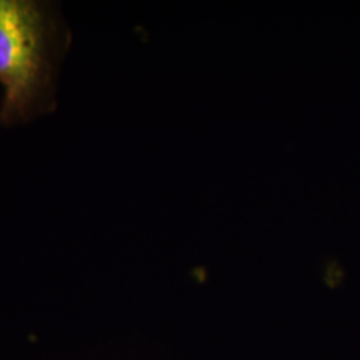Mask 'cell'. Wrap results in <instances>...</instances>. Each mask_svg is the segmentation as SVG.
I'll return each mask as SVG.
<instances>
[{
	"label": "cell",
	"mask_w": 360,
	"mask_h": 360,
	"mask_svg": "<svg viewBox=\"0 0 360 360\" xmlns=\"http://www.w3.org/2000/svg\"><path fill=\"white\" fill-rule=\"evenodd\" d=\"M70 44V28L50 1L0 0V127L30 123L55 110Z\"/></svg>",
	"instance_id": "cell-1"
}]
</instances>
